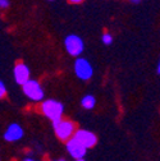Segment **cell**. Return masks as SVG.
I'll return each instance as SVG.
<instances>
[{
	"label": "cell",
	"instance_id": "277c9868",
	"mask_svg": "<svg viewBox=\"0 0 160 161\" xmlns=\"http://www.w3.org/2000/svg\"><path fill=\"white\" fill-rule=\"evenodd\" d=\"M64 47L71 56H74L77 59L85 50V42L77 35H68L64 38Z\"/></svg>",
	"mask_w": 160,
	"mask_h": 161
},
{
	"label": "cell",
	"instance_id": "30bf717a",
	"mask_svg": "<svg viewBox=\"0 0 160 161\" xmlns=\"http://www.w3.org/2000/svg\"><path fill=\"white\" fill-rule=\"evenodd\" d=\"M81 105L86 110H92L96 106V98L94 95H86L81 100Z\"/></svg>",
	"mask_w": 160,
	"mask_h": 161
},
{
	"label": "cell",
	"instance_id": "8992f818",
	"mask_svg": "<svg viewBox=\"0 0 160 161\" xmlns=\"http://www.w3.org/2000/svg\"><path fill=\"white\" fill-rule=\"evenodd\" d=\"M73 138H76L78 142L83 147H86L87 150L95 147L97 143V136L94 132L87 130V129H77Z\"/></svg>",
	"mask_w": 160,
	"mask_h": 161
},
{
	"label": "cell",
	"instance_id": "ffe728a7",
	"mask_svg": "<svg viewBox=\"0 0 160 161\" xmlns=\"http://www.w3.org/2000/svg\"><path fill=\"white\" fill-rule=\"evenodd\" d=\"M50 2H51V0H50Z\"/></svg>",
	"mask_w": 160,
	"mask_h": 161
},
{
	"label": "cell",
	"instance_id": "52a82bcc",
	"mask_svg": "<svg viewBox=\"0 0 160 161\" xmlns=\"http://www.w3.org/2000/svg\"><path fill=\"white\" fill-rule=\"evenodd\" d=\"M66 150H67L68 155H69L74 161H76V160H82V158H85V156H86V153H87V148L83 147L76 138H72V139L68 141V142H66Z\"/></svg>",
	"mask_w": 160,
	"mask_h": 161
},
{
	"label": "cell",
	"instance_id": "d6986e66",
	"mask_svg": "<svg viewBox=\"0 0 160 161\" xmlns=\"http://www.w3.org/2000/svg\"><path fill=\"white\" fill-rule=\"evenodd\" d=\"M76 161H86L85 158H82V160H76Z\"/></svg>",
	"mask_w": 160,
	"mask_h": 161
},
{
	"label": "cell",
	"instance_id": "3957f363",
	"mask_svg": "<svg viewBox=\"0 0 160 161\" xmlns=\"http://www.w3.org/2000/svg\"><path fill=\"white\" fill-rule=\"evenodd\" d=\"M22 91H23L25 96L28 100H31V101H33V103H43L45 100L44 88L35 79H30L27 83H25L22 86Z\"/></svg>",
	"mask_w": 160,
	"mask_h": 161
},
{
	"label": "cell",
	"instance_id": "6da1fadb",
	"mask_svg": "<svg viewBox=\"0 0 160 161\" xmlns=\"http://www.w3.org/2000/svg\"><path fill=\"white\" fill-rule=\"evenodd\" d=\"M40 111L41 114L48 118L49 120H51V123H55L58 120L63 119V114H64V105L54 98H48L40 104Z\"/></svg>",
	"mask_w": 160,
	"mask_h": 161
},
{
	"label": "cell",
	"instance_id": "5b68a950",
	"mask_svg": "<svg viewBox=\"0 0 160 161\" xmlns=\"http://www.w3.org/2000/svg\"><path fill=\"white\" fill-rule=\"evenodd\" d=\"M73 69H74L76 77L79 78L81 80H90L94 75V68L86 58H81V56L77 58L73 65Z\"/></svg>",
	"mask_w": 160,
	"mask_h": 161
},
{
	"label": "cell",
	"instance_id": "9a60e30c",
	"mask_svg": "<svg viewBox=\"0 0 160 161\" xmlns=\"http://www.w3.org/2000/svg\"><path fill=\"white\" fill-rule=\"evenodd\" d=\"M23 161H37V160H35V158H32V157H25Z\"/></svg>",
	"mask_w": 160,
	"mask_h": 161
},
{
	"label": "cell",
	"instance_id": "ac0fdd59",
	"mask_svg": "<svg viewBox=\"0 0 160 161\" xmlns=\"http://www.w3.org/2000/svg\"><path fill=\"white\" fill-rule=\"evenodd\" d=\"M51 161H66L64 158H56V160H51Z\"/></svg>",
	"mask_w": 160,
	"mask_h": 161
},
{
	"label": "cell",
	"instance_id": "7c38bea8",
	"mask_svg": "<svg viewBox=\"0 0 160 161\" xmlns=\"http://www.w3.org/2000/svg\"><path fill=\"white\" fill-rule=\"evenodd\" d=\"M5 95H7V87H5L3 80L0 79V98H3Z\"/></svg>",
	"mask_w": 160,
	"mask_h": 161
},
{
	"label": "cell",
	"instance_id": "5bb4252c",
	"mask_svg": "<svg viewBox=\"0 0 160 161\" xmlns=\"http://www.w3.org/2000/svg\"><path fill=\"white\" fill-rule=\"evenodd\" d=\"M69 3H72V4H79V3H82L83 0H68Z\"/></svg>",
	"mask_w": 160,
	"mask_h": 161
},
{
	"label": "cell",
	"instance_id": "4fadbf2b",
	"mask_svg": "<svg viewBox=\"0 0 160 161\" xmlns=\"http://www.w3.org/2000/svg\"><path fill=\"white\" fill-rule=\"evenodd\" d=\"M10 5L9 0H0V9H8Z\"/></svg>",
	"mask_w": 160,
	"mask_h": 161
},
{
	"label": "cell",
	"instance_id": "8fae6325",
	"mask_svg": "<svg viewBox=\"0 0 160 161\" xmlns=\"http://www.w3.org/2000/svg\"><path fill=\"white\" fill-rule=\"evenodd\" d=\"M101 40H103V44H104V45H111V42H113V36H111L109 32H105V33L103 35Z\"/></svg>",
	"mask_w": 160,
	"mask_h": 161
},
{
	"label": "cell",
	"instance_id": "7a4b0ae2",
	"mask_svg": "<svg viewBox=\"0 0 160 161\" xmlns=\"http://www.w3.org/2000/svg\"><path fill=\"white\" fill-rule=\"evenodd\" d=\"M53 129L58 139H60L64 143L74 137V133L77 130L76 124L72 120H68V119H60L58 122L53 123Z\"/></svg>",
	"mask_w": 160,
	"mask_h": 161
},
{
	"label": "cell",
	"instance_id": "e0dca14e",
	"mask_svg": "<svg viewBox=\"0 0 160 161\" xmlns=\"http://www.w3.org/2000/svg\"><path fill=\"white\" fill-rule=\"evenodd\" d=\"M129 2H131V3H133V4H137V3L141 2V0H129Z\"/></svg>",
	"mask_w": 160,
	"mask_h": 161
},
{
	"label": "cell",
	"instance_id": "2e32d148",
	"mask_svg": "<svg viewBox=\"0 0 160 161\" xmlns=\"http://www.w3.org/2000/svg\"><path fill=\"white\" fill-rule=\"evenodd\" d=\"M156 72H157V74H160V59H159V63H157V67H156Z\"/></svg>",
	"mask_w": 160,
	"mask_h": 161
},
{
	"label": "cell",
	"instance_id": "ba28073f",
	"mask_svg": "<svg viewBox=\"0 0 160 161\" xmlns=\"http://www.w3.org/2000/svg\"><path fill=\"white\" fill-rule=\"evenodd\" d=\"M25 137V129L21 127V124L18 123H10L8 125V128L5 129L3 138L7 142H18Z\"/></svg>",
	"mask_w": 160,
	"mask_h": 161
},
{
	"label": "cell",
	"instance_id": "9c48e42d",
	"mask_svg": "<svg viewBox=\"0 0 160 161\" xmlns=\"http://www.w3.org/2000/svg\"><path fill=\"white\" fill-rule=\"evenodd\" d=\"M30 74H31L30 68L25 63H18L13 69L14 80L21 86H23L25 83H27L30 80Z\"/></svg>",
	"mask_w": 160,
	"mask_h": 161
}]
</instances>
